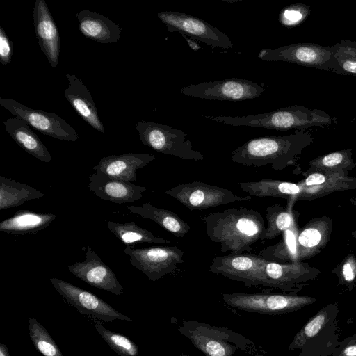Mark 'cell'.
Listing matches in <instances>:
<instances>
[{"label":"cell","mask_w":356,"mask_h":356,"mask_svg":"<svg viewBox=\"0 0 356 356\" xmlns=\"http://www.w3.org/2000/svg\"><path fill=\"white\" fill-rule=\"evenodd\" d=\"M350 202L356 206V197H352L350 200Z\"/></svg>","instance_id":"42"},{"label":"cell","mask_w":356,"mask_h":356,"mask_svg":"<svg viewBox=\"0 0 356 356\" xmlns=\"http://www.w3.org/2000/svg\"><path fill=\"white\" fill-rule=\"evenodd\" d=\"M352 236L353 237L356 238V232H353Z\"/></svg>","instance_id":"44"},{"label":"cell","mask_w":356,"mask_h":356,"mask_svg":"<svg viewBox=\"0 0 356 356\" xmlns=\"http://www.w3.org/2000/svg\"><path fill=\"white\" fill-rule=\"evenodd\" d=\"M258 57L265 61H284L334 72L337 67L331 46L315 43H296L275 49H264Z\"/></svg>","instance_id":"12"},{"label":"cell","mask_w":356,"mask_h":356,"mask_svg":"<svg viewBox=\"0 0 356 356\" xmlns=\"http://www.w3.org/2000/svg\"><path fill=\"white\" fill-rule=\"evenodd\" d=\"M157 17L170 32L178 31L212 47H232L224 32L200 18L178 11H161L157 13Z\"/></svg>","instance_id":"13"},{"label":"cell","mask_w":356,"mask_h":356,"mask_svg":"<svg viewBox=\"0 0 356 356\" xmlns=\"http://www.w3.org/2000/svg\"><path fill=\"white\" fill-rule=\"evenodd\" d=\"M135 128L142 143L159 153L195 161L204 159L181 129L150 121H140Z\"/></svg>","instance_id":"7"},{"label":"cell","mask_w":356,"mask_h":356,"mask_svg":"<svg viewBox=\"0 0 356 356\" xmlns=\"http://www.w3.org/2000/svg\"><path fill=\"white\" fill-rule=\"evenodd\" d=\"M337 302L323 307L296 334L289 346L298 356H332L339 346Z\"/></svg>","instance_id":"4"},{"label":"cell","mask_w":356,"mask_h":356,"mask_svg":"<svg viewBox=\"0 0 356 356\" xmlns=\"http://www.w3.org/2000/svg\"><path fill=\"white\" fill-rule=\"evenodd\" d=\"M95 328L110 348L120 356H137L138 346L129 338L112 332L100 323H95Z\"/></svg>","instance_id":"36"},{"label":"cell","mask_w":356,"mask_h":356,"mask_svg":"<svg viewBox=\"0 0 356 356\" xmlns=\"http://www.w3.org/2000/svg\"><path fill=\"white\" fill-rule=\"evenodd\" d=\"M206 356H233L251 343L243 335L225 327L194 321L184 322L178 328Z\"/></svg>","instance_id":"5"},{"label":"cell","mask_w":356,"mask_h":356,"mask_svg":"<svg viewBox=\"0 0 356 356\" xmlns=\"http://www.w3.org/2000/svg\"><path fill=\"white\" fill-rule=\"evenodd\" d=\"M56 218V216L53 213L19 210L13 216L0 222V231L19 235L35 234L49 227Z\"/></svg>","instance_id":"26"},{"label":"cell","mask_w":356,"mask_h":356,"mask_svg":"<svg viewBox=\"0 0 356 356\" xmlns=\"http://www.w3.org/2000/svg\"><path fill=\"white\" fill-rule=\"evenodd\" d=\"M238 186L250 196L257 197L294 198L301 191V187L296 183L270 179L257 181L238 182Z\"/></svg>","instance_id":"28"},{"label":"cell","mask_w":356,"mask_h":356,"mask_svg":"<svg viewBox=\"0 0 356 356\" xmlns=\"http://www.w3.org/2000/svg\"><path fill=\"white\" fill-rule=\"evenodd\" d=\"M186 40L188 41V43L190 44V45H191V42L188 39H187V38H186ZM192 44H193V42H192ZM194 46H196V47H197V44H193V46H192V44L191 45V47H192V48H193V49H194L195 50V47H194ZM197 48H199V47H197Z\"/></svg>","instance_id":"43"},{"label":"cell","mask_w":356,"mask_h":356,"mask_svg":"<svg viewBox=\"0 0 356 356\" xmlns=\"http://www.w3.org/2000/svg\"><path fill=\"white\" fill-rule=\"evenodd\" d=\"M301 187L296 200L312 201L334 192L356 189V178L348 172H312L297 183Z\"/></svg>","instance_id":"18"},{"label":"cell","mask_w":356,"mask_h":356,"mask_svg":"<svg viewBox=\"0 0 356 356\" xmlns=\"http://www.w3.org/2000/svg\"><path fill=\"white\" fill-rule=\"evenodd\" d=\"M28 327L31 341L43 356H63L49 333L35 318L29 319Z\"/></svg>","instance_id":"35"},{"label":"cell","mask_w":356,"mask_h":356,"mask_svg":"<svg viewBox=\"0 0 356 356\" xmlns=\"http://www.w3.org/2000/svg\"><path fill=\"white\" fill-rule=\"evenodd\" d=\"M331 47L337 64L334 72L356 76V42L341 39Z\"/></svg>","instance_id":"34"},{"label":"cell","mask_w":356,"mask_h":356,"mask_svg":"<svg viewBox=\"0 0 356 356\" xmlns=\"http://www.w3.org/2000/svg\"><path fill=\"white\" fill-rule=\"evenodd\" d=\"M50 282L65 301L81 314L106 322L115 320L131 321L130 317L88 291L58 278H51Z\"/></svg>","instance_id":"15"},{"label":"cell","mask_w":356,"mask_h":356,"mask_svg":"<svg viewBox=\"0 0 356 356\" xmlns=\"http://www.w3.org/2000/svg\"><path fill=\"white\" fill-rule=\"evenodd\" d=\"M298 219L296 218L291 227L282 233L278 243L261 250L259 255L268 261L280 264L297 262L296 245L299 230Z\"/></svg>","instance_id":"30"},{"label":"cell","mask_w":356,"mask_h":356,"mask_svg":"<svg viewBox=\"0 0 356 356\" xmlns=\"http://www.w3.org/2000/svg\"><path fill=\"white\" fill-rule=\"evenodd\" d=\"M266 262V259L254 254L231 253L213 258L209 270L231 280L242 282L248 287L263 286L268 289L264 276Z\"/></svg>","instance_id":"9"},{"label":"cell","mask_w":356,"mask_h":356,"mask_svg":"<svg viewBox=\"0 0 356 356\" xmlns=\"http://www.w3.org/2000/svg\"><path fill=\"white\" fill-rule=\"evenodd\" d=\"M217 122L230 126H247L279 131L306 129L312 127L330 125L334 119L325 111L295 105L273 111L246 116H205Z\"/></svg>","instance_id":"3"},{"label":"cell","mask_w":356,"mask_h":356,"mask_svg":"<svg viewBox=\"0 0 356 356\" xmlns=\"http://www.w3.org/2000/svg\"><path fill=\"white\" fill-rule=\"evenodd\" d=\"M298 293H223L222 300L231 307L268 315L295 312L316 301L314 297L298 295Z\"/></svg>","instance_id":"6"},{"label":"cell","mask_w":356,"mask_h":356,"mask_svg":"<svg viewBox=\"0 0 356 356\" xmlns=\"http://www.w3.org/2000/svg\"><path fill=\"white\" fill-rule=\"evenodd\" d=\"M265 90L263 84L240 78L191 84L181 89L188 97L208 100L243 101L260 96Z\"/></svg>","instance_id":"11"},{"label":"cell","mask_w":356,"mask_h":356,"mask_svg":"<svg viewBox=\"0 0 356 356\" xmlns=\"http://www.w3.org/2000/svg\"><path fill=\"white\" fill-rule=\"evenodd\" d=\"M33 24L38 44L52 67L58 63L60 36L51 13L44 0H36L33 8Z\"/></svg>","instance_id":"20"},{"label":"cell","mask_w":356,"mask_h":356,"mask_svg":"<svg viewBox=\"0 0 356 356\" xmlns=\"http://www.w3.org/2000/svg\"><path fill=\"white\" fill-rule=\"evenodd\" d=\"M353 149L339 150L319 156L309 162V168L301 172L304 176L312 172H339L350 171L356 168L352 157Z\"/></svg>","instance_id":"32"},{"label":"cell","mask_w":356,"mask_h":356,"mask_svg":"<svg viewBox=\"0 0 356 356\" xmlns=\"http://www.w3.org/2000/svg\"><path fill=\"white\" fill-rule=\"evenodd\" d=\"M13 54V44L4 29L0 26V62L7 65L10 62Z\"/></svg>","instance_id":"39"},{"label":"cell","mask_w":356,"mask_h":356,"mask_svg":"<svg viewBox=\"0 0 356 356\" xmlns=\"http://www.w3.org/2000/svg\"><path fill=\"white\" fill-rule=\"evenodd\" d=\"M76 17L79 31L88 38L102 44L113 43L120 40L122 29L109 18L87 9L78 13Z\"/></svg>","instance_id":"24"},{"label":"cell","mask_w":356,"mask_h":356,"mask_svg":"<svg viewBox=\"0 0 356 356\" xmlns=\"http://www.w3.org/2000/svg\"><path fill=\"white\" fill-rule=\"evenodd\" d=\"M89 189L102 200L117 204H124L139 200L145 186L115 179L96 172L89 177Z\"/></svg>","instance_id":"21"},{"label":"cell","mask_w":356,"mask_h":356,"mask_svg":"<svg viewBox=\"0 0 356 356\" xmlns=\"http://www.w3.org/2000/svg\"><path fill=\"white\" fill-rule=\"evenodd\" d=\"M320 273L319 269L303 261L280 264L266 261L264 265L268 289H277L282 293L299 292Z\"/></svg>","instance_id":"16"},{"label":"cell","mask_w":356,"mask_h":356,"mask_svg":"<svg viewBox=\"0 0 356 356\" xmlns=\"http://www.w3.org/2000/svg\"><path fill=\"white\" fill-rule=\"evenodd\" d=\"M3 124L6 131L26 152L42 162L51 161L47 148L24 120L17 116L9 117Z\"/></svg>","instance_id":"25"},{"label":"cell","mask_w":356,"mask_h":356,"mask_svg":"<svg viewBox=\"0 0 356 356\" xmlns=\"http://www.w3.org/2000/svg\"><path fill=\"white\" fill-rule=\"evenodd\" d=\"M155 156L145 154L127 153L103 157L93 170L108 177L131 183L136 179V170L146 166Z\"/></svg>","instance_id":"22"},{"label":"cell","mask_w":356,"mask_h":356,"mask_svg":"<svg viewBox=\"0 0 356 356\" xmlns=\"http://www.w3.org/2000/svg\"><path fill=\"white\" fill-rule=\"evenodd\" d=\"M0 104L14 116L24 120L40 133L63 140L75 142L79 136L65 120L54 113L29 108L10 98H0Z\"/></svg>","instance_id":"14"},{"label":"cell","mask_w":356,"mask_h":356,"mask_svg":"<svg viewBox=\"0 0 356 356\" xmlns=\"http://www.w3.org/2000/svg\"><path fill=\"white\" fill-rule=\"evenodd\" d=\"M108 229L124 244L132 246L142 243H169L170 241L154 235L134 222L125 223L107 221Z\"/></svg>","instance_id":"33"},{"label":"cell","mask_w":356,"mask_h":356,"mask_svg":"<svg viewBox=\"0 0 356 356\" xmlns=\"http://www.w3.org/2000/svg\"><path fill=\"white\" fill-rule=\"evenodd\" d=\"M180 356H190V355H181Z\"/></svg>","instance_id":"45"},{"label":"cell","mask_w":356,"mask_h":356,"mask_svg":"<svg viewBox=\"0 0 356 356\" xmlns=\"http://www.w3.org/2000/svg\"><path fill=\"white\" fill-rule=\"evenodd\" d=\"M332 230L333 220L327 216L312 218L299 229L296 245L297 261L318 254L329 243Z\"/></svg>","instance_id":"19"},{"label":"cell","mask_w":356,"mask_h":356,"mask_svg":"<svg viewBox=\"0 0 356 356\" xmlns=\"http://www.w3.org/2000/svg\"><path fill=\"white\" fill-rule=\"evenodd\" d=\"M309 13V8L307 5H290L280 13V21L284 25H296L307 18Z\"/></svg>","instance_id":"38"},{"label":"cell","mask_w":356,"mask_h":356,"mask_svg":"<svg viewBox=\"0 0 356 356\" xmlns=\"http://www.w3.org/2000/svg\"><path fill=\"white\" fill-rule=\"evenodd\" d=\"M44 196V193L29 185L0 176L1 210L20 206L28 200Z\"/></svg>","instance_id":"31"},{"label":"cell","mask_w":356,"mask_h":356,"mask_svg":"<svg viewBox=\"0 0 356 356\" xmlns=\"http://www.w3.org/2000/svg\"><path fill=\"white\" fill-rule=\"evenodd\" d=\"M124 252L130 257L131 264L153 282L172 273L178 265L184 263V252L176 246H127Z\"/></svg>","instance_id":"10"},{"label":"cell","mask_w":356,"mask_h":356,"mask_svg":"<svg viewBox=\"0 0 356 356\" xmlns=\"http://www.w3.org/2000/svg\"><path fill=\"white\" fill-rule=\"evenodd\" d=\"M332 356H356V333L340 341Z\"/></svg>","instance_id":"40"},{"label":"cell","mask_w":356,"mask_h":356,"mask_svg":"<svg viewBox=\"0 0 356 356\" xmlns=\"http://www.w3.org/2000/svg\"><path fill=\"white\" fill-rule=\"evenodd\" d=\"M127 209L133 213L154 221L160 227L177 237H184L191 228V225L176 213L154 207L148 202L139 207L130 205L127 207Z\"/></svg>","instance_id":"27"},{"label":"cell","mask_w":356,"mask_h":356,"mask_svg":"<svg viewBox=\"0 0 356 356\" xmlns=\"http://www.w3.org/2000/svg\"><path fill=\"white\" fill-rule=\"evenodd\" d=\"M67 269L92 286L118 296L124 292L115 274L90 247L87 248L85 261L69 265Z\"/></svg>","instance_id":"17"},{"label":"cell","mask_w":356,"mask_h":356,"mask_svg":"<svg viewBox=\"0 0 356 356\" xmlns=\"http://www.w3.org/2000/svg\"><path fill=\"white\" fill-rule=\"evenodd\" d=\"M0 356H10L7 346L3 344H0Z\"/></svg>","instance_id":"41"},{"label":"cell","mask_w":356,"mask_h":356,"mask_svg":"<svg viewBox=\"0 0 356 356\" xmlns=\"http://www.w3.org/2000/svg\"><path fill=\"white\" fill-rule=\"evenodd\" d=\"M68 87L65 90V97L78 115L97 131L104 133L95 104L88 88L82 80L72 73L67 74Z\"/></svg>","instance_id":"23"},{"label":"cell","mask_w":356,"mask_h":356,"mask_svg":"<svg viewBox=\"0 0 356 356\" xmlns=\"http://www.w3.org/2000/svg\"><path fill=\"white\" fill-rule=\"evenodd\" d=\"M190 210H204L235 202L250 201V195L241 197L221 186L200 181L181 184L165 191Z\"/></svg>","instance_id":"8"},{"label":"cell","mask_w":356,"mask_h":356,"mask_svg":"<svg viewBox=\"0 0 356 356\" xmlns=\"http://www.w3.org/2000/svg\"><path fill=\"white\" fill-rule=\"evenodd\" d=\"M313 140L312 134L302 131L288 136L259 137L234 149L230 159L245 166L268 165L275 170H281L293 165Z\"/></svg>","instance_id":"2"},{"label":"cell","mask_w":356,"mask_h":356,"mask_svg":"<svg viewBox=\"0 0 356 356\" xmlns=\"http://www.w3.org/2000/svg\"><path fill=\"white\" fill-rule=\"evenodd\" d=\"M338 279V285L351 291L356 286V256L348 253L331 270Z\"/></svg>","instance_id":"37"},{"label":"cell","mask_w":356,"mask_h":356,"mask_svg":"<svg viewBox=\"0 0 356 356\" xmlns=\"http://www.w3.org/2000/svg\"><path fill=\"white\" fill-rule=\"evenodd\" d=\"M203 220L208 237L220 245V253L250 252L266 228L261 213L245 207L211 213Z\"/></svg>","instance_id":"1"},{"label":"cell","mask_w":356,"mask_h":356,"mask_svg":"<svg viewBox=\"0 0 356 356\" xmlns=\"http://www.w3.org/2000/svg\"><path fill=\"white\" fill-rule=\"evenodd\" d=\"M296 201L293 198L288 200L286 208L279 204L266 208L267 223L260 239L262 243L282 234L291 227L294 220L299 218L300 213L293 209Z\"/></svg>","instance_id":"29"}]
</instances>
